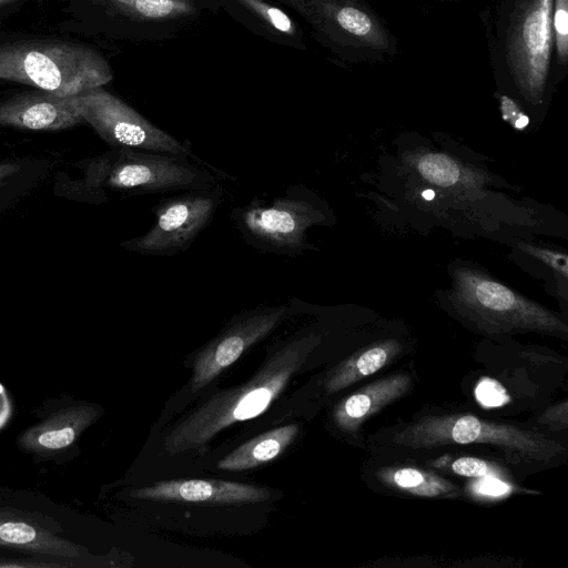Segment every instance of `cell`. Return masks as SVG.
Returning <instances> with one entry per match:
<instances>
[{
    "instance_id": "6da1fadb",
    "label": "cell",
    "mask_w": 568,
    "mask_h": 568,
    "mask_svg": "<svg viewBox=\"0 0 568 568\" xmlns=\"http://www.w3.org/2000/svg\"><path fill=\"white\" fill-rule=\"evenodd\" d=\"M73 165L80 170V176L61 178L55 192L91 204L106 202V191L143 195L207 190L219 183L206 163L183 154L110 148Z\"/></svg>"
},
{
    "instance_id": "7a4b0ae2",
    "label": "cell",
    "mask_w": 568,
    "mask_h": 568,
    "mask_svg": "<svg viewBox=\"0 0 568 568\" xmlns=\"http://www.w3.org/2000/svg\"><path fill=\"white\" fill-rule=\"evenodd\" d=\"M320 342L321 336L307 334L284 344L248 382L212 395L178 424L164 439L165 450L175 455L200 448L230 425L261 415Z\"/></svg>"
},
{
    "instance_id": "3957f363",
    "label": "cell",
    "mask_w": 568,
    "mask_h": 568,
    "mask_svg": "<svg viewBox=\"0 0 568 568\" xmlns=\"http://www.w3.org/2000/svg\"><path fill=\"white\" fill-rule=\"evenodd\" d=\"M0 79L70 97L101 87L111 73L106 62L83 44L31 40L0 44Z\"/></svg>"
},
{
    "instance_id": "277c9868",
    "label": "cell",
    "mask_w": 568,
    "mask_h": 568,
    "mask_svg": "<svg viewBox=\"0 0 568 568\" xmlns=\"http://www.w3.org/2000/svg\"><path fill=\"white\" fill-rule=\"evenodd\" d=\"M392 442L408 449L483 444L499 447L525 462L550 463L566 452L557 440L514 425L468 414L425 416L398 429Z\"/></svg>"
},
{
    "instance_id": "5b68a950",
    "label": "cell",
    "mask_w": 568,
    "mask_h": 568,
    "mask_svg": "<svg viewBox=\"0 0 568 568\" xmlns=\"http://www.w3.org/2000/svg\"><path fill=\"white\" fill-rule=\"evenodd\" d=\"M329 219L325 202L302 184L291 185L270 202L254 199L231 214L235 229L250 246L287 256L314 250L307 242V231Z\"/></svg>"
},
{
    "instance_id": "8992f818",
    "label": "cell",
    "mask_w": 568,
    "mask_h": 568,
    "mask_svg": "<svg viewBox=\"0 0 568 568\" xmlns=\"http://www.w3.org/2000/svg\"><path fill=\"white\" fill-rule=\"evenodd\" d=\"M454 288L457 310L487 334L567 335L566 324L550 311L477 271L456 272Z\"/></svg>"
},
{
    "instance_id": "52a82bcc",
    "label": "cell",
    "mask_w": 568,
    "mask_h": 568,
    "mask_svg": "<svg viewBox=\"0 0 568 568\" xmlns=\"http://www.w3.org/2000/svg\"><path fill=\"white\" fill-rule=\"evenodd\" d=\"M220 183L207 190L185 191L164 197L151 209L155 216L152 227L143 235L119 245L146 256H172L185 252L209 226L223 201Z\"/></svg>"
},
{
    "instance_id": "ba28073f",
    "label": "cell",
    "mask_w": 568,
    "mask_h": 568,
    "mask_svg": "<svg viewBox=\"0 0 568 568\" xmlns=\"http://www.w3.org/2000/svg\"><path fill=\"white\" fill-rule=\"evenodd\" d=\"M75 97L84 123L90 124L110 148L183 154L199 159L184 143L149 122L101 87L88 89Z\"/></svg>"
},
{
    "instance_id": "9c48e42d",
    "label": "cell",
    "mask_w": 568,
    "mask_h": 568,
    "mask_svg": "<svg viewBox=\"0 0 568 568\" xmlns=\"http://www.w3.org/2000/svg\"><path fill=\"white\" fill-rule=\"evenodd\" d=\"M554 0H520L513 14L507 52L515 80L529 100H538L549 70Z\"/></svg>"
},
{
    "instance_id": "30bf717a",
    "label": "cell",
    "mask_w": 568,
    "mask_h": 568,
    "mask_svg": "<svg viewBox=\"0 0 568 568\" xmlns=\"http://www.w3.org/2000/svg\"><path fill=\"white\" fill-rule=\"evenodd\" d=\"M287 305L258 306L235 316L193 361L191 392L210 384L251 346L266 337L287 316Z\"/></svg>"
},
{
    "instance_id": "8fae6325",
    "label": "cell",
    "mask_w": 568,
    "mask_h": 568,
    "mask_svg": "<svg viewBox=\"0 0 568 568\" xmlns=\"http://www.w3.org/2000/svg\"><path fill=\"white\" fill-rule=\"evenodd\" d=\"M75 95L63 97L38 89L1 100L0 126L59 131L83 124Z\"/></svg>"
},
{
    "instance_id": "7c38bea8",
    "label": "cell",
    "mask_w": 568,
    "mask_h": 568,
    "mask_svg": "<svg viewBox=\"0 0 568 568\" xmlns=\"http://www.w3.org/2000/svg\"><path fill=\"white\" fill-rule=\"evenodd\" d=\"M142 500L210 504H255L270 498L267 488L221 479H170L131 491Z\"/></svg>"
},
{
    "instance_id": "4fadbf2b",
    "label": "cell",
    "mask_w": 568,
    "mask_h": 568,
    "mask_svg": "<svg viewBox=\"0 0 568 568\" xmlns=\"http://www.w3.org/2000/svg\"><path fill=\"white\" fill-rule=\"evenodd\" d=\"M410 385L408 373H396L367 384L336 405L333 420L341 430L355 434L365 420L402 398Z\"/></svg>"
},
{
    "instance_id": "5bb4252c",
    "label": "cell",
    "mask_w": 568,
    "mask_h": 568,
    "mask_svg": "<svg viewBox=\"0 0 568 568\" xmlns=\"http://www.w3.org/2000/svg\"><path fill=\"white\" fill-rule=\"evenodd\" d=\"M95 405H80L60 409L44 422L26 430L19 446L27 452L47 454L72 445L81 433L100 415Z\"/></svg>"
},
{
    "instance_id": "9a60e30c",
    "label": "cell",
    "mask_w": 568,
    "mask_h": 568,
    "mask_svg": "<svg viewBox=\"0 0 568 568\" xmlns=\"http://www.w3.org/2000/svg\"><path fill=\"white\" fill-rule=\"evenodd\" d=\"M0 546L65 559L82 552L78 545L3 510H0Z\"/></svg>"
},
{
    "instance_id": "2e32d148",
    "label": "cell",
    "mask_w": 568,
    "mask_h": 568,
    "mask_svg": "<svg viewBox=\"0 0 568 568\" xmlns=\"http://www.w3.org/2000/svg\"><path fill=\"white\" fill-rule=\"evenodd\" d=\"M52 163L44 158L0 160V216L36 191L49 175Z\"/></svg>"
},
{
    "instance_id": "e0dca14e",
    "label": "cell",
    "mask_w": 568,
    "mask_h": 568,
    "mask_svg": "<svg viewBox=\"0 0 568 568\" xmlns=\"http://www.w3.org/2000/svg\"><path fill=\"white\" fill-rule=\"evenodd\" d=\"M402 349L403 345L398 341L384 339L356 352L328 373L324 382L325 392L335 394L378 372Z\"/></svg>"
},
{
    "instance_id": "ac0fdd59",
    "label": "cell",
    "mask_w": 568,
    "mask_h": 568,
    "mask_svg": "<svg viewBox=\"0 0 568 568\" xmlns=\"http://www.w3.org/2000/svg\"><path fill=\"white\" fill-rule=\"evenodd\" d=\"M298 425H285L252 438L217 463V468L240 471L257 467L281 455L294 440Z\"/></svg>"
},
{
    "instance_id": "d6986e66",
    "label": "cell",
    "mask_w": 568,
    "mask_h": 568,
    "mask_svg": "<svg viewBox=\"0 0 568 568\" xmlns=\"http://www.w3.org/2000/svg\"><path fill=\"white\" fill-rule=\"evenodd\" d=\"M377 475L386 486L417 497H446L455 495L458 490V487L446 478L416 467H383Z\"/></svg>"
},
{
    "instance_id": "ffe728a7",
    "label": "cell",
    "mask_w": 568,
    "mask_h": 568,
    "mask_svg": "<svg viewBox=\"0 0 568 568\" xmlns=\"http://www.w3.org/2000/svg\"><path fill=\"white\" fill-rule=\"evenodd\" d=\"M419 173L429 182L449 186L460 180V170L449 158L442 154H426L417 162Z\"/></svg>"
},
{
    "instance_id": "44dd1931",
    "label": "cell",
    "mask_w": 568,
    "mask_h": 568,
    "mask_svg": "<svg viewBox=\"0 0 568 568\" xmlns=\"http://www.w3.org/2000/svg\"><path fill=\"white\" fill-rule=\"evenodd\" d=\"M118 4L129 8L138 14L161 19L187 11L189 7L179 0H114Z\"/></svg>"
},
{
    "instance_id": "7402d4cb",
    "label": "cell",
    "mask_w": 568,
    "mask_h": 568,
    "mask_svg": "<svg viewBox=\"0 0 568 568\" xmlns=\"http://www.w3.org/2000/svg\"><path fill=\"white\" fill-rule=\"evenodd\" d=\"M551 27L561 63L568 58V0H554Z\"/></svg>"
},
{
    "instance_id": "603a6c76",
    "label": "cell",
    "mask_w": 568,
    "mask_h": 568,
    "mask_svg": "<svg viewBox=\"0 0 568 568\" xmlns=\"http://www.w3.org/2000/svg\"><path fill=\"white\" fill-rule=\"evenodd\" d=\"M338 24L347 32L357 37H368L373 31L371 18L354 7H344L337 13Z\"/></svg>"
},
{
    "instance_id": "cb8c5ba5",
    "label": "cell",
    "mask_w": 568,
    "mask_h": 568,
    "mask_svg": "<svg viewBox=\"0 0 568 568\" xmlns=\"http://www.w3.org/2000/svg\"><path fill=\"white\" fill-rule=\"evenodd\" d=\"M452 470L458 475L480 478L485 476H497L500 470L487 460L476 457H460L452 463Z\"/></svg>"
},
{
    "instance_id": "d4e9b609",
    "label": "cell",
    "mask_w": 568,
    "mask_h": 568,
    "mask_svg": "<svg viewBox=\"0 0 568 568\" xmlns=\"http://www.w3.org/2000/svg\"><path fill=\"white\" fill-rule=\"evenodd\" d=\"M475 394L477 400L486 407L501 406L509 399L506 389L491 378H483L478 383Z\"/></svg>"
},
{
    "instance_id": "484cf974",
    "label": "cell",
    "mask_w": 568,
    "mask_h": 568,
    "mask_svg": "<svg viewBox=\"0 0 568 568\" xmlns=\"http://www.w3.org/2000/svg\"><path fill=\"white\" fill-rule=\"evenodd\" d=\"M475 495L487 498H496L506 496L511 491V486L497 478L496 476H485L477 478L471 485Z\"/></svg>"
},
{
    "instance_id": "4316f807",
    "label": "cell",
    "mask_w": 568,
    "mask_h": 568,
    "mask_svg": "<svg viewBox=\"0 0 568 568\" xmlns=\"http://www.w3.org/2000/svg\"><path fill=\"white\" fill-rule=\"evenodd\" d=\"M251 7L258 11L278 31L290 33L293 24L287 14L281 9L261 3L257 0H245Z\"/></svg>"
},
{
    "instance_id": "83f0119b",
    "label": "cell",
    "mask_w": 568,
    "mask_h": 568,
    "mask_svg": "<svg viewBox=\"0 0 568 568\" xmlns=\"http://www.w3.org/2000/svg\"><path fill=\"white\" fill-rule=\"evenodd\" d=\"M523 250L527 253L534 255L538 260H541L554 271L558 272L562 275V277L567 278V256L557 252H551L549 250L537 247L532 245H524Z\"/></svg>"
},
{
    "instance_id": "f1b7e54d",
    "label": "cell",
    "mask_w": 568,
    "mask_h": 568,
    "mask_svg": "<svg viewBox=\"0 0 568 568\" xmlns=\"http://www.w3.org/2000/svg\"><path fill=\"white\" fill-rule=\"evenodd\" d=\"M501 110L504 113V119L511 121L514 126L517 129H524L529 122L528 118L520 113L516 103H514V101H511L508 97L501 98Z\"/></svg>"
},
{
    "instance_id": "f546056e",
    "label": "cell",
    "mask_w": 568,
    "mask_h": 568,
    "mask_svg": "<svg viewBox=\"0 0 568 568\" xmlns=\"http://www.w3.org/2000/svg\"><path fill=\"white\" fill-rule=\"evenodd\" d=\"M22 567H61L58 562H41L27 560H6L0 561V568H22Z\"/></svg>"
},
{
    "instance_id": "4dcf8cb0",
    "label": "cell",
    "mask_w": 568,
    "mask_h": 568,
    "mask_svg": "<svg viewBox=\"0 0 568 568\" xmlns=\"http://www.w3.org/2000/svg\"><path fill=\"white\" fill-rule=\"evenodd\" d=\"M11 415V405L7 390L0 384V429L7 424Z\"/></svg>"
},
{
    "instance_id": "1f68e13d",
    "label": "cell",
    "mask_w": 568,
    "mask_h": 568,
    "mask_svg": "<svg viewBox=\"0 0 568 568\" xmlns=\"http://www.w3.org/2000/svg\"><path fill=\"white\" fill-rule=\"evenodd\" d=\"M434 192L430 191V190H427L425 192H423V196L426 199V200H432L434 197Z\"/></svg>"
},
{
    "instance_id": "d6a6232c",
    "label": "cell",
    "mask_w": 568,
    "mask_h": 568,
    "mask_svg": "<svg viewBox=\"0 0 568 568\" xmlns=\"http://www.w3.org/2000/svg\"><path fill=\"white\" fill-rule=\"evenodd\" d=\"M14 1H17V0H0V8L3 7V6H7L9 3H12Z\"/></svg>"
}]
</instances>
